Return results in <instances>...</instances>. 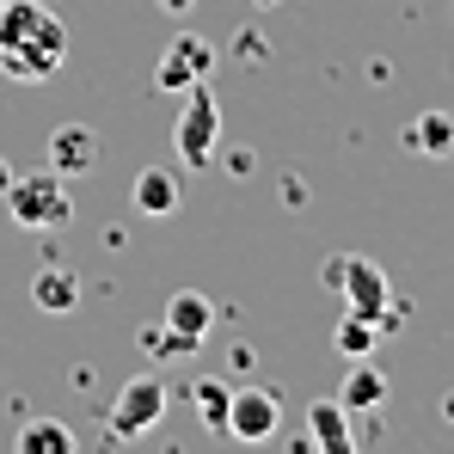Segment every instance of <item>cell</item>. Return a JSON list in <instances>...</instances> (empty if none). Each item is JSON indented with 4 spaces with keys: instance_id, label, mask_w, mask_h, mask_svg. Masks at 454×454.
<instances>
[{
    "instance_id": "6da1fadb",
    "label": "cell",
    "mask_w": 454,
    "mask_h": 454,
    "mask_svg": "<svg viewBox=\"0 0 454 454\" xmlns=\"http://www.w3.org/2000/svg\"><path fill=\"white\" fill-rule=\"evenodd\" d=\"M68 62V25L50 0H6L0 6V74L19 86H43Z\"/></svg>"
},
{
    "instance_id": "7a4b0ae2",
    "label": "cell",
    "mask_w": 454,
    "mask_h": 454,
    "mask_svg": "<svg viewBox=\"0 0 454 454\" xmlns=\"http://www.w3.org/2000/svg\"><path fill=\"white\" fill-rule=\"evenodd\" d=\"M0 203H6V222L12 227H31V233H43V227H62L74 222V197H68V184H62V172H12V184L0 191Z\"/></svg>"
},
{
    "instance_id": "3957f363",
    "label": "cell",
    "mask_w": 454,
    "mask_h": 454,
    "mask_svg": "<svg viewBox=\"0 0 454 454\" xmlns=\"http://www.w3.org/2000/svg\"><path fill=\"white\" fill-rule=\"evenodd\" d=\"M325 289H338V295H344V313L375 319L380 332H393V325H399V319H393V307H387V277H380L375 258H363V252H338V258L325 264Z\"/></svg>"
},
{
    "instance_id": "277c9868",
    "label": "cell",
    "mask_w": 454,
    "mask_h": 454,
    "mask_svg": "<svg viewBox=\"0 0 454 454\" xmlns=\"http://www.w3.org/2000/svg\"><path fill=\"white\" fill-rule=\"evenodd\" d=\"M178 98H184V111H178V123H172V148H178V160H184L191 172H203V166L215 160V142H222V98L209 92V80L184 86Z\"/></svg>"
},
{
    "instance_id": "5b68a950",
    "label": "cell",
    "mask_w": 454,
    "mask_h": 454,
    "mask_svg": "<svg viewBox=\"0 0 454 454\" xmlns=\"http://www.w3.org/2000/svg\"><path fill=\"white\" fill-rule=\"evenodd\" d=\"M160 418H166V380L160 375H129L117 387V399H111V436L117 442L148 436Z\"/></svg>"
},
{
    "instance_id": "8992f818",
    "label": "cell",
    "mask_w": 454,
    "mask_h": 454,
    "mask_svg": "<svg viewBox=\"0 0 454 454\" xmlns=\"http://www.w3.org/2000/svg\"><path fill=\"white\" fill-rule=\"evenodd\" d=\"M277 424H283V399H277L270 387L233 393V405H227V436H233V442H270Z\"/></svg>"
},
{
    "instance_id": "52a82bcc",
    "label": "cell",
    "mask_w": 454,
    "mask_h": 454,
    "mask_svg": "<svg viewBox=\"0 0 454 454\" xmlns=\"http://www.w3.org/2000/svg\"><path fill=\"white\" fill-rule=\"evenodd\" d=\"M209 68H215V50L184 31V37L166 43V56H160V68H153V86H160V92H184V86L209 80Z\"/></svg>"
},
{
    "instance_id": "ba28073f",
    "label": "cell",
    "mask_w": 454,
    "mask_h": 454,
    "mask_svg": "<svg viewBox=\"0 0 454 454\" xmlns=\"http://www.w3.org/2000/svg\"><path fill=\"white\" fill-rule=\"evenodd\" d=\"M98 160H105L98 129H86V123H56V136H50V172H62V178H86Z\"/></svg>"
},
{
    "instance_id": "9c48e42d",
    "label": "cell",
    "mask_w": 454,
    "mask_h": 454,
    "mask_svg": "<svg viewBox=\"0 0 454 454\" xmlns=\"http://www.w3.org/2000/svg\"><path fill=\"white\" fill-rule=\"evenodd\" d=\"M301 442H307V449H319V454H350V449H356V436H350V411H344L338 399H313V405H307Z\"/></svg>"
},
{
    "instance_id": "30bf717a",
    "label": "cell",
    "mask_w": 454,
    "mask_h": 454,
    "mask_svg": "<svg viewBox=\"0 0 454 454\" xmlns=\"http://www.w3.org/2000/svg\"><path fill=\"white\" fill-rule=\"evenodd\" d=\"M380 399H387V375H380L369 356H356L350 375H344V387H338V405H344V411H380Z\"/></svg>"
},
{
    "instance_id": "8fae6325",
    "label": "cell",
    "mask_w": 454,
    "mask_h": 454,
    "mask_svg": "<svg viewBox=\"0 0 454 454\" xmlns=\"http://www.w3.org/2000/svg\"><path fill=\"white\" fill-rule=\"evenodd\" d=\"M160 325H172V332H184V338H209L215 301H209L203 289H178V295L166 301V319H160Z\"/></svg>"
},
{
    "instance_id": "7c38bea8",
    "label": "cell",
    "mask_w": 454,
    "mask_h": 454,
    "mask_svg": "<svg viewBox=\"0 0 454 454\" xmlns=\"http://www.w3.org/2000/svg\"><path fill=\"white\" fill-rule=\"evenodd\" d=\"M129 203H136V215H172L178 209V178L166 172V166H148V172H136V191H129Z\"/></svg>"
},
{
    "instance_id": "4fadbf2b",
    "label": "cell",
    "mask_w": 454,
    "mask_h": 454,
    "mask_svg": "<svg viewBox=\"0 0 454 454\" xmlns=\"http://www.w3.org/2000/svg\"><path fill=\"white\" fill-rule=\"evenodd\" d=\"M31 301L43 307V313H74L80 307V277L68 270V264L37 270V277H31Z\"/></svg>"
},
{
    "instance_id": "5bb4252c",
    "label": "cell",
    "mask_w": 454,
    "mask_h": 454,
    "mask_svg": "<svg viewBox=\"0 0 454 454\" xmlns=\"http://www.w3.org/2000/svg\"><path fill=\"white\" fill-rule=\"evenodd\" d=\"M12 449L19 454H74V430L62 418H31V424H19Z\"/></svg>"
},
{
    "instance_id": "9a60e30c",
    "label": "cell",
    "mask_w": 454,
    "mask_h": 454,
    "mask_svg": "<svg viewBox=\"0 0 454 454\" xmlns=\"http://www.w3.org/2000/svg\"><path fill=\"white\" fill-rule=\"evenodd\" d=\"M405 148L430 153V160H449V148H454V117H449V111H424V117L405 129Z\"/></svg>"
},
{
    "instance_id": "2e32d148",
    "label": "cell",
    "mask_w": 454,
    "mask_h": 454,
    "mask_svg": "<svg viewBox=\"0 0 454 454\" xmlns=\"http://www.w3.org/2000/svg\"><path fill=\"white\" fill-rule=\"evenodd\" d=\"M332 344H338V356H344V363H356V356H375L380 325H375V319H363V313H344V319H338V332H332Z\"/></svg>"
},
{
    "instance_id": "e0dca14e",
    "label": "cell",
    "mask_w": 454,
    "mask_h": 454,
    "mask_svg": "<svg viewBox=\"0 0 454 454\" xmlns=\"http://www.w3.org/2000/svg\"><path fill=\"white\" fill-rule=\"evenodd\" d=\"M191 405H197V418H203L209 430L227 436V405H233V393H227L222 380H197V387H191Z\"/></svg>"
},
{
    "instance_id": "ac0fdd59",
    "label": "cell",
    "mask_w": 454,
    "mask_h": 454,
    "mask_svg": "<svg viewBox=\"0 0 454 454\" xmlns=\"http://www.w3.org/2000/svg\"><path fill=\"white\" fill-rule=\"evenodd\" d=\"M142 344H148L153 356H166V363H178V356H197V350H203V338H184V332H172V325L142 332Z\"/></svg>"
},
{
    "instance_id": "d6986e66",
    "label": "cell",
    "mask_w": 454,
    "mask_h": 454,
    "mask_svg": "<svg viewBox=\"0 0 454 454\" xmlns=\"http://www.w3.org/2000/svg\"><path fill=\"white\" fill-rule=\"evenodd\" d=\"M197 0H160V12H191Z\"/></svg>"
},
{
    "instance_id": "ffe728a7",
    "label": "cell",
    "mask_w": 454,
    "mask_h": 454,
    "mask_svg": "<svg viewBox=\"0 0 454 454\" xmlns=\"http://www.w3.org/2000/svg\"><path fill=\"white\" fill-rule=\"evenodd\" d=\"M6 184H12V166H6V160H0V191H6Z\"/></svg>"
},
{
    "instance_id": "44dd1931",
    "label": "cell",
    "mask_w": 454,
    "mask_h": 454,
    "mask_svg": "<svg viewBox=\"0 0 454 454\" xmlns=\"http://www.w3.org/2000/svg\"><path fill=\"white\" fill-rule=\"evenodd\" d=\"M252 6H277V0H252Z\"/></svg>"
},
{
    "instance_id": "7402d4cb",
    "label": "cell",
    "mask_w": 454,
    "mask_h": 454,
    "mask_svg": "<svg viewBox=\"0 0 454 454\" xmlns=\"http://www.w3.org/2000/svg\"><path fill=\"white\" fill-rule=\"evenodd\" d=\"M0 6H6V0H0Z\"/></svg>"
}]
</instances>
